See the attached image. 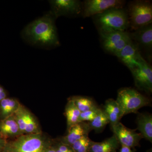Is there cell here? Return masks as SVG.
<instances>
[{"mask_svg": "<svg viewBox=\"0 0 152 152\" xmlns=\"http://www.w3.org/2000/svg\"><path fill=\"white\" fill-rule=\"evenodd\" d=\"M56 20L48 12L24 28L21 32L22 38L29 45L42 48L50 49L59 46Z\"/></svg>", "mask_w": 152, "mask_h": 152, "instance_id": "obj_1", "label": "cell"}, {"mask_svg": "<svg viewBox=\"0 0 152 152\" xmlns=\"http://www.w3.org/2000/svg\"><path fill=\"white\" fill-rule=\"evenodd\" d=\"M53 140L42 132L24 134L7 140L3 152H44Z\"/></svg>", "mask_w": 152, "mask_h": 152, "instance_id": "obj_2", "label": "cell"}, {"mask_svg": "<svg viewBox=\"0 0 152 152\" xmlns=\"http://www.w3.org/2000/svg\"><path fill=\"white\" fill-rule=\"evenodd\" d=\"M99 32L110 31H127L129 28L126 10L114 8L93 17Z\"/></svg>", "mask_w": 152, "mask_h": 152, "instance_id": "obj_3", "label": "cell"}, {"mask_svg": "<svg viewBox=\"0 0 152 152\" xmlns=\"http://www.w3.org/2000/svg\"><path fill=\"white\" fill-rule=\"evenodd\" d=\"M129 28L132 31L152 23V4L147 0L130 1L126 9Z\"/></svg>", "mask_w": 152, "mask_h": 152, "instance_id": "obj_4", "label": "cell"}, {"mask_svg": "<svg viewBox=\"0 0 152 152\" xmlns=\"http://www.w3.org/2000/svg\"><path fill=\"white\" fill-rule=\"evenodd\" d=\"M116 102L124 116L127 114L137 113L143 107L151 105L148 98L131 88H123L118 91Z\"/></svg>", "mask_w": 152, "mask_h": 152, "instance_id": "obj_5", "label": "cell"}, {"mask_svg": "<svg viewBox=\"0 0 152 152\" xmlns=\"http://www.w3.org/2000/svg\"><path fill=\"white\" fill-rule=\"evenodd\" d=\"M99 33L104 50L115 56L132 41L127 31H110Z\"/></svg>", "mask_w": 152, "mask_h": 152, "instance_id": "obj_6", "label": "cell"}, {"mask_svg": "<svg viewBox=\"0 0 152 152\" xmlns=\"http://www.w3.org/2000/svg\"><path fill=\"white\" fill-rule=\"evenodd\" d=\"M125 3L122 0H86L82 2L81 15L84 18L93 17L109 9L123 8Z\"/></svg>", "mask_w": 152, "mask_h": 152, "instance_id": "obj_7", "label": "cell"}, {"mask_svg": "<svg viewBox=\"0 0 152 152\" xmlns=\"http://www.w3.org/2000/svg\"><path fill=\"white\" fill-rule=\"evenodd\" d=\"M49 2L50 6L49 12L56 19L61 16L81 15L82 2L78 0H51Z\"/></svg>", "mask_w": 152, "mask_h": 152, "instance_id": "obj_8", "label": "cell"}, {"mask_svg": "<svg viewBox=\"0 0 152 152\" xmlns=\"http://www.w3.org/2000/svg\"><path fill=\"white\" fill-rule=\"evenodd\" d=\"M136 87L147 94L152 92V66L145 60L137 67L131 71Z\"/></svg>", "mask_w": 152, "mask_h": 152, "instance_id": "obj_9", "label": "cell"}, {"mask_svg": "<svg viewBox=\"0 0 152 152\" xmlns=\"http://www.w3.org/2000/svg\"><path fill=\"white\" fill-rule=\"evenodd\" d=\"M113 135L118 141L120 145L134 149L140 147V142L143 138L140 133L136 132V130L131 129L119 122L111 127Z\"/></svg>", "mask_w": 152, "mask_h": 152, "instance_id": "obj_10", "label": "cell"}, {"mask_svg": "<svg viewBox=\"0 0 152 152\" xmlns=\"http://www.w3.org/2000/svg\"><path fill=\"white\" fill-rule=\"evenodd\" d=\"M132 40L149 59L152 57V23L129 33Z\"/></svg>", "mask_w": 152, "mask_h": 152, "instance_id": "obj_11", "label": "cell"}, {"mask_svg": "<svg viewBox=\"0 0 152 152\" xmlns=\"http://www.w3.org/2000/svg\"><path fill=\"white\" fill-rule=\"evenodd\" d=\"M116 56L130 71L138 67L145 60L138 47L132 40Z\"/></svg>", "mask_w": 152, "mask_h": 152, "instance_id": "obj_12", "label": "cell"}, {"mask_svg": "<svg viewBox=\"0 0 152 152\" xmlns=\"http://www.w3.org/2000/svg\"><path fill=\"white\" fill-rule=\"evenodd\" d=\"M91 131L88 122L79 123L68 130L66 135L58 140L62 143L72 146L77 141L85 136L88 135Z\"/></svg>", "mask_w": 152, "mask_h": 152, "instance_id": "obj_13", "label": "cell"}, {"mask_svg": "<svg viewBox=\"0 0 152 152\" xmlns=\"http://www.w3.org/2000/svg\"><path fill=\"white\" fill-rule=\"evenodd\" d=\"M22 135L13 115L0 121V136L7 140Z\"/></svg>", "mask_w": 152, "mask_h": 152, "instance_id": "obj_14", "label": "cell"}, {"mask_svg": "<svg viewBox=\"0 0 152 152\" xmlns=\"http://www.w3.org/2000/svg\"><path fill=\"white\" fill-rule=\"evenodd\" d=\"M137 122V129L140 131L143 138L152 142V116L147 113H138Z\"/></svg>", "mask_w": 152, "mask_h": 152, "instance_id": "obj_15", "label": "cell"}, {"mask_svg": "<svg viewBox=\"0 0 152 152\" xmlns=\"http://www.w3.org/2000/svg\"><path fill=\"white\" fill-rule=\"evenodd\" d=\"M102 110L107 117L111 127L120 122V120L123 117L118 104L113 99L107 100Z\"/></svg>", "mask_w": 152, "mask_h": 152, "instance_id": "obj_16", "label": "cell"}, {"mask_svg": "<svg viewBox=\"0 0 152 152\" xmlns=\"http://www.w3.org/2000/svg\"><path fill=\"white\" fill-rule=\"evenodd\" d=\"M120 144L113 135L100 142L92 141L88 152H117Z\"/></svg>", "mask_w": 152, "mask_h": 152, "instance_id": "obj_17", "label": "cell"}, {"mask_svg": "<svg viewBox=\"0 0 152 152\" xmlns=\"http://www.w3.org/2000/svg\"><path fill=\"white\" fill-rule=\"evenodd\" d=\"M21 108L25 126V134H39L42 132L40 126L34 115L25 106Z\"/></svg>", "mask_w": 152, "mask_h": 152, "instance_id": "obj_18", "label": "cell"}, {"mask_svg": "<svg viewBox=\"0 0 152 152\" xmlns=\"http://www.w3.org/2000/svg\"><path fill=\"white\" fill-rule=\"evenodd\" d=\"M21 104L15 98L7 97L0 101V121L13 115Z\"/></svg>", "mask_w": 152, "mask_h": 152, "instance_id": "obj_19", "label": "cell"}, {"mask_svg": "<svg viewBox=\"0 0 152 152\" xmlns=\"http://www.w3.org/2000/svg\"><path fill=\"white\" fill-rule=\"evenodd\" d=\"M80 113V111L74 103L73 101L69 98L65 110L68 130L72 126L79 123V118Z\"/></svg>", "mask_w": 152, "mask_h": 152, "instance_id": "obj_20", "label": "cell"}, {"mask_svg": "<svg viewBox=\"0 0 152 152\" xmlns=\"http://www.w3.org/2000/svg\"><path fill=\"white\" fill-rule=\"evenodd\" d=\"M73 101L79 110L82 112L89 110L98 106L92 98L83 96H73L69 98Z\"/></svg>", "mask_w": 152, "mask_h": 152, "instance_id": "obj_21", "label": "cell"}, {"mask_svg": "<svg viewBox=\"0 0 152 152\" xmlns=\"http://www.w3.org/2000/svg\"><path fill=\"white\" fill-rule=\"evenodd\" d=\"M91 130H94L96 132H101L108 124L109 121L107 117L102 110H101L97 115L91 121L88 122Z\"/></svg>", "mask_w": 152, "mask_h": 152, "instance_id": "obj_22", "label": "cell"}, {"mask_svg": "<svg viewBox=\"0 0 152 152\" xmlns=\"http://www.w3.org/2000/svg\"><path fill=\"white\" fill-rule=\"evenodd\" d=\"M92 141L88 135L86 136L77 141L72 147L75 152H88Z\"/></svg>", "mask_w": 152, "mask_h": 152, "instance_id": "obj_23", "label": "cell"}, {"mask_svg": "<svg viewBox=\"0 0 152 152\" xmlns=\"http://www.w3.org/2000/svg\"><path fill=\"white\" fill-rule=\"evenodd\" d=\"M102 109L99 107L89 110L81 113L79 117L78 122H90L93 121L100 112Z\"/></svg>", "mask_w": 152, "mask_h": 152, "instance_id": "obj_24", "label": "cell"}, {"mask_svg": "<svg viewBox=\"0 0 152 152\" xmlns=\"http://www.w3.org/2000/svg\"><path fill=\"white\" fill-rule=\"evenodd\" d=\"M53 145L56 152H75L72 146L62 143L58 140H54Z\"/></svg>", "mask_w": 152, "mask_h": 152, "instance_id": "obj_25", "label": "cell"}, {"mask_svg": "<svg viewBox=\"0 0 152 152\" xmlns=\"http://www.w3.org/2000/svg\"><path fill=\"white\" fill-rule=\"evenodd\" d=\"M7 91L2 86L0 85V101L7 97Z\"/></svg>", "mask_w": 152, "mask_h": 152, "instance_id": "obj_26", "label": "cell"}, {"mask_svg": "<svg viewBox=\"0 0 152 152\" xmlns=\"http://www.w3.org/2000/svg\"><path fill=\"white\" fill-rule=\"evenodd\" d=\"M7 140L3 138L0 136V151L3 152L5 147L6 144H7Z\"/></svg>", "mask_w": 152, "mask_h": 152, "instance_id": "obj_27", "label": "cell"}, {"mask_svg": "<svg viewBox=\"0 0 152 152\" xmlns=\"http://www.w3.org/2000/svg\"><path fill=\"white\" fill-rule=\"evenodd\" d=\"M119 152H135V151H134V149L121 145V149Z\"/></svg>", "mask_w": 152, "mask_h": 152, "instance_id": "obj_28", "label": "cell"}, {"mask_svg": "<svg viewBox=\"0 0 152 152\" xmlns=\"http://www.w3.org/2000/svg\"><path fill=\"white\" fill-rule=\"evenodd\" d=\"M44 152H56V150H55L53 145V143L49 148H48L44 151Z\"/></svg>", "mask_w": 152, "mask_h": 152, "instance_id": "obj_29", "label": "cell"}, {"mask_svg": "<svg viewBox=\"0 0 152 152\" xmlns=\"http://www.w3.org/2000/svg\"><path fill=\"white\" fill-rule=\"evenodd\" d=\"M0 152H3V151H0Z\"/></svg>", "mask_w": 152, "mask_h": 152, "instance_id": "obj_30", "label": "cell"}]
</instances>
